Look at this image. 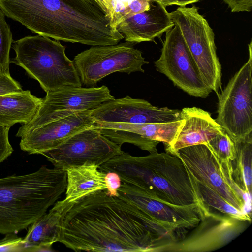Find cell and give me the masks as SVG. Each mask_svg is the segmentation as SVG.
Returning <instances> with one entry per match:
<instances>
[{"mask_svg": "<svg viewBox=\"0 0 252 252\" xmlns=\"http://www.w3.org/2000/svg\"><path fill=\"white\" fill-rule=\"evenodd\" d=\"M63 202L58 242L76 252H163L179 240L173 230L106 189Z\"/></svg>", "mask_w": 252, "mask_h": 252, "instance_id": "1", "label": "cell"}, {"mask_svg": "<svg viewBox=\"0 0 252 252\" xmlns=\"http://www.w3.org/2000/svg\"><path fill=\"white\" fill-rule=\"evenodd\" d=\"M0 8L32 32L56 40L95 46L124 38L95 0H0Z\"/></svg>", "mask_w": 252, "mask_h": 252, "instance_id": "2", "label": "cell"}, {"mask_svg": "<svg viewBox=\"0 0 252 252\" xmlns=\"http://www.w3.org/2000/svg\"><path fill=\"white\" fill-rule=\"evenodd\" d=\"M99 169L105 173L115 172L122 182L142 188L167 203L205 205L192 175L176 155L157 152L135 157L123 151Z\"/></svg>", "mask_w": 252, "mask_h": 252, "instance_id": "3", "label": "cell"}, {"mask_svg": "<svg viewBox=\"0 0 252 252\" xmlns=\"http://www.w3.org/2000/svg\"><path fill=\"white\" fill-rule=\"evenodd\" d=\"M65 170L42 166L37 171L0 178V233L26 229L65 191Z\"/></svg>", "mask_w": 252, "mask_h": 252, "instance_id": "4", "label": "cell"}, {"mask_svg": "<svg viewBox=\"0 0 252 252\" xmlns=\"http://www.w3.org/2000/svg\"><path fill=\"white\" fill-rule=\"evenodd\" d=\"M12 46L15 57L11 62L37 81L46 93L67 86L82 87L74 63L60 41L28 36L13 41Z\"/></svg>", "mask_w": 252, "mask_h": 252, "instance_id": "5", "label": "cell"}, {"mask_svg": "<svg viewBox=\"0 0 252 252\" xmlns=\"http://www.w3.org/2000/svg\"><path fill=\"white\" fill-rule=\"evenodd\" d=\"M195 5L179 7L169 13L178 26L207 86L218 94L221 88V66L216 52L215 34Z\"/></svg>", "mask_w": 252, "mask_h": 252, "instance_id": "6", "label": "cell"}, {"mask_svg": "<svg viewBox=\"0 0 252 252\" xmlns=\"http://www.w3.org/2000/svg\"><path fill=\"white\" fill-rule=\"evenodd\" d=\"M249 58L218 96L215 120L232 141L252 131V42L248 45Z\"/></svg>", "mask_w": 252, "mask_h": 252, "instance_id": "7", "label": "cell"}, {"mask_svg": "<svg viewBox=\"0 0 252 252\" xmlns=\"http://www.w3.org/2000/svg\"><path fill=\"white\" fill-rule=\"evenodd\" d=\"M135 43L92 46L75 56L73 61L82 85L94 87L107 75L116 72L129 74L144 72L142 66L149 63Z\"/></svg>", "mask_w": 252, "mask_h": 252, "instance_id": "8", "label": "cell"}, {"mask_svg": "<svg viewBox=\"0 0 252 252\" xmlns=\"http://www.w3.org/2000/svg\"><path fill=\"white\" fill-rule=\"evenodd\" d=\"M114 98L104 85L97 88L67 86L47 92L33 118L22 125L16 136L21 137L35 128L72 113L93 110Z\"/></svg>", "mask_w": 252, "mask_h": 252, "instance_id": "9", "label": "cell"}, {"mask_svg": "<svg viewBox=\"0 0 252 252\" xmlns=\"http://www.w3.org/2000/svg\"><path fill=\"white\" fill-rule=\"evenodd\" d=\"M156 70L191 96L206 98L212 91L204 82L178 26L166 32Z\"/></svg>", "mask_w": 252, "mask_h": 252, "instance_id": "10", "label": "cell"}, {"mask_svg": "<svg viewBox=\"0 0 252 252\" xmlns=\"http://www.w3.org/2000/svg\"><path fill=\"white\" fill-rule=\"evenodd\" d=\"M123 152L121 146L92 126L75 133L57 147L41 155L54 168L66 170L85 164L99 167Z\"/></svg>", "mask_w": 252, "mask_h": 252, "instance_id": "11", "label": "cell"}, {"mask_svg": "<svg viewBox=\"0 0 252 252\" xmlns=\"http://www.w3.org/2000/svg\"><path fill=\"white\" fill-rule=\"evenodd\" d=\"M172 155L177 156L197 181L205 184L230 204L245 212L251 199L234 183L222 165L204 144L183 148Z\"/></svg>", "mask_w": 252, "mask_h": 252, "instance_id": "12", "label": "cell"}, {"mask_svg": "<svg viewBox=\"0 0 252 252\" xmlns=\"http://www.w3.org/2000/svg\"><path fill=\"white\" fill-rule=\"evenodd\" d=\"M119 196L134 203L143 211L175 231L182 240L208 214L206 205L194 203L181 206L164 202L148 191L122 182Z\"/></svg>", "mask_w": 252, "mask_h": 252, "instance_id": "13", "label": "cell"}, {"mask_svg": "<svg viewBox=\"0 0 252 252\" xmlns=\"http://www.w3.org/2000/svg\"><path fill=\"white\" fill-rule=\"evenodd\" d=\"M182 240L164 252H206L220 249L234 240L251 221L232 217L213 210Z\"/></svg>", "mask_w": 252, "mask_h": 252, "instance_id": "14", "label": "cell"}, {"mask_svg": "<svg viewBox=\"0 0 252 252\" xmlns=\"http://www.w3.org/2000/svg\"><path fill=\"white\" fill-rule=\"evenodd\" d=\"M181 111L159 108L147 100L129 96L113 99L92 110L94 121L129 124L162 123L182 119Z\"/></svg>", "mask_w": 252, "mask_h": 252, "instance_id": "15", "label": "cell"}, {"mask_svg": "<svg viewBox=\"0 0 252 252\" xmlns=\"http://www.w3.org/2000/svg\"><path fill=\"white\" fill-rule=\"evenodd\" d=\"M92 110L79 111L47 123L21 137V149L29 154H42L54 149L75 133L92 127Z\"/></svg>", "mask_w": 252, "mask_h": 252, "instance_id": "16", "label": "cell"}, {"mask_svg": "<svg viewBox=\"0 0 252 252\" xmlns=\"http://www.w3.org/2000/svg\"><path fill=\"white\" fill-rule=\"evenodd\" d=\"M153 1L150 8L130 16L120 22L117 30L124 36L125 41L138 43L145 41L156 43V38L160 37L175 25L165 7Z\"/></svg>", "mask_w": 252, "mask_h": 252, "instance_id": "17", "label": "cell"}, {"mask_svg": "<svg viewBox=\"0 0 252 252\" xmlns=\"http://www.w3.org/2000/svg\"><path fill=\"white\" fill-rule=\"evenodd\" d=\"M183 122V119L162 123L129 124L111 123L109 125L113 140L122 145L125 143L133 144L141 150L149 149L152 141L171 144Z\"/></svg>", "mask_w": 252, "mask_h": 252, "instance_id": "18", "label": "cell"}, {"mask_svg": "<svg viewBox=\"0 0 252 252\" xmlns=\"http://www.w3.org/2000/svg\"><path fill=\"white\" fill-rule=\"evenodd\" d=\"M181 114L183 122L172 142L166 145L167 153L173 154L184 147L206 144L224 130L211 114L196 107H185Z\"/></svg>", "mask_w": 252, "mask_h": 252, "instance_id": "19", "label": "cell"}, {"mask_svg": "<svg viewBox=\"0 0 252 252\" xmlns=\"http://www.w3.org/2000/svg\"><path fill=\"white\" fill-rule=\"evenodd\" d=\"M64 208L62 200L56 202L48 213L29 226L28 232L22 239V252L53 251L52 246L60 238L62 214Z\"/></svg>", "mask_w": 252, "mask_h": 252, "instance_id": "20", "label": "cell"}, {"mask_svg": "<svg viewBox=\"0 0 252 252\" xmlns=\"http://www.w3.org/2000/svg\"><path fill=\"white\" fill-rule=\"evenodd\" d=\"M65 197L66 204L73 203L95 192L105 190L106 173L95 165L85 164L67 169Z\"/></svg>", "mask_w": 252, "mask_h": 252, "instance_id": "21", "label": "cell"}, {"mask_svg": "<svg viewBox=\"0 0 252 252\" xmlns=\"http://www.w3.org/2000/svg\"><path fill=\"white\" fill-rule=\"evenodd\" d=\"M43 101L30 90H23L0 95V125L11 127L17 123L31 121Z\"/></svg>", "mask_w": 252, "mask_h": 252, "instance_id": "22", "label": "cell"}, {"mask_svg": "<svg viewBox=\"0 0 252 252\" xmlns=\"http://www.w3.org/2000/svg\"><path fill=\"white\" fill-rule=\"evenodd\" d=\"M233 141L235 154L231 162V178L237 187L251 198L252 131L244 138Z\"/></svg>", "mask_w": 252, "mask_h": 252, "instance_id": "23", "label": "cell"}, {"mask_svg": "<svg viewBox=\"0 0 252 252\" xmlns=\"http://www.w3.org/2000/svg\"><path fill=\"white\" fill-rule=\"evenodd\" d=\"M152 0H104V6L112 27L127 18L148 10Z\"/></svg>", "mask_w": 252, "mask_h": 252, "instance_id": "24", "label": "cell"}, {"mask_svg": "<svg viewBox=\"0 0 252 252\" xmlns=\"http://www.w3.org/2000/svg\"><path fill=\"white\" fill-rule=\"evenodd\" d=\"M192 177L198 193L205 204L213 210L227 214L232 217L251 221V213H245L239 210L208 186L197 181L193 176Z\"/></svg>", "mask_w": 252, "mask_h": 252, "instance_id": "25", "label": "cell"}, {"mask_svg": "<svg viewBox=\"0 0 252 252\" xmlns=\"http://www.w3.org/2000/svg\"><path fill=\"white\" fill-rule=\"evenodd\" d=\"M221 164H228L234 158L235 147L225 131L217 135L206 144Z\"/></svg>", "mask_w": 252, "mask_h": 252, "instance_id": "26", "label": "cell"}, {"mask_svg": "<svg viewBox=\"0 0 252 252\" xmlns=\"http://www.w3.org/2000/svg\"><path fill=\"white\" fill-rule=\"evenodd\" d=\"M5 16L0 8V71L9 72L11 63L9 54L13 40Z\"/></svg>", "mask_w": 252, "mask_h": 252, "instance_id": "27", "label": "cell"}, {"mask_svg": "<svg viewBox=\"0 0 252 252\" xmlns=\"http://www.w3.org/2000/svg\"><path fill=\"white\" fill-rule=\"evenodd\" d=\"M22 90L20 84L11 77L9 72L0 71V95Z\"/></svg>", "mask_w": 252, "mask_h": 252, "instance_id": "28", "label": "cell"}, {"mask_svg": "<svg viewBox=\"0 0 252 252\" xmlns=\"http://www.w3.org/2000/svg\"><path fill=\"white\" fill-rule=\"evenodd\" d=\"M22 239L15 233H7L0 240V252H22Z\"/></svg>", "mask_w": 252, "mask_h": 252, "instance_id": "29", "label": "cell"}, {"mask_svg": "<svg viewBox=\"0 0 252 252\" xmlns=\"http://www.w3.org/2000/svg\"><path fill=\"white\" fill-rule=\"evenodd\" d=\"M10 127L0 125V164L12 154L13 149L8 138Z\"/></svg>", "mask_w": 252, "mask_h": 252, "instance_id": "30", "label": "cell"}, {"mask_svg": "<svg viewBox=\"0 0 252 252\" xmlns=\"http://www.w3.org/2000/svg\"><path fill=\"white\" fill-rule=\"evenodd\" d=\"M105 179L108 193L111 196H119L118 189L122 184L120 176L115 172H109L106 173Z\"/></svg>", "mask_w": 252, "mask_h": 252, "instance_id": "31", "label": "cell"}, {"mask_svg": "<svg viewBox=\"0 0 252 252\" xmlns=\"http://www.w3.org/2000/svg\"><path fill=\"white\" fill-rule=\"evenodd\" d=\"M227 4L232 12H250L252 0H222Z\"/></svg>", "mask_w": 252, "mask_h": 252, "instance_id": "32", "label": "cell"}, {"mask_svg": "<svg viewBox=\"0 0 252 252\" xmlns=\"http://www.w3.org/2000/svg\"><path fill=\"white\" fill-rule=\"evenodd\" d=\"M154 2L160 3L164 7L171 5L186 7V5L197 2L203 0H152Z\"/></svg>", "mask_w": 252, "mask_h": 252, "instance_id": "33", "label": "cell"}, {"mask_svg": "<svg viewBox=\"0 0 252 252\" xmlns=\"http://www.w3.org/2000/svg\"><path fill=\"white\" fill-rule=\"evenodd\" d=\"M95 0L101 6V7L103 8V9L106 12V11L105 6H104V0ZM106 13H107V12H106Z\"/></svg>", "mask_w": 252, "mask_h": 252, "instance_id": "34", "label": "cell"}]
</instances>
